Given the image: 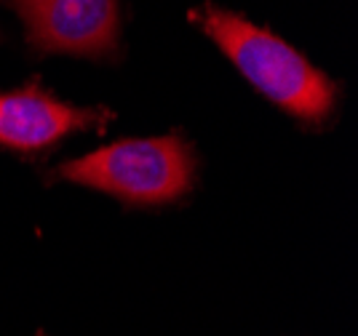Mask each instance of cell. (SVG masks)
<instances>
[{
  "instance_id": "6da1fadb",
  "label": "cell",
  "mask_w": 358,
  "mask_h": 336,
  "mask_svg": "<svg viewBox=\"0 0 358 336\" xmlns=\"http://www.w3.org/2000/svg\"><path fill=\"white\" fill-rule=\"evenodd\" d=\"M249 83L286 115L305 126H321L337 107L340 86L299 54L294 45L246 16L206 3L190 14Z\"/></svg>"
},
{
  "instance_id": "7a4b0ae2",
  "label": "cell",
  "mask_w": 358,
  "mask_h": 336,
  "mask_svg": "<svg viewBox=\"0 0 358 336\" xmlns=\"http://www.w3.org/2000/svg\"><path fill=\"white\" fill-rule=\"evenodd\" d=\"M54 174L126 205H166L195 187V152L185 136L118 139L83 158L62 163Z\"/></svg>"
},
{
  "instance_id": "3957f363",
  "label": "cell",
  "mask_w": 358,
  "mask_h": 336,
  "mask_svg": "<svg viewBox=\"0 0 358 336\" xmlns=\"http://www.w3.org/2000/svg\"><path fill=\"white\" fill-rule=\"evenodd\" d=\"M22 24L30 51L41 57L107 61L120 54V0H0Z\"/></svg>"
},
{
  "instance_id": "277c9868",
  "label": "cell",
  "mask_w": 358,
  "mask_h": 336,
  "mask_svg": "<svg viewBox=\"0 0 358 336\" xmlns=\"http://www.w3.org/2000/svg\"><path fill=\"white\" fill-rule=\"evenodd\" d=\"M113 117L105 107H75L30 83L0 94V147L14 152H43L78 131L105 129Z\"/></svg>"
},
{
  "instance_id": "5b68a950",
  "label": "cell",
  "mask_w": 358,
  "mask_h": 336,
  "mask_svg": "<svg viewBox=\"0 0 358 336\" xmlns=\"http://www.w3.org/2000/svg\"><path fill=\"white\" fill-rule=\"evenodd\" d=\"M38 336H45V334H38Z\"/></svg>"
}]
</instances>
